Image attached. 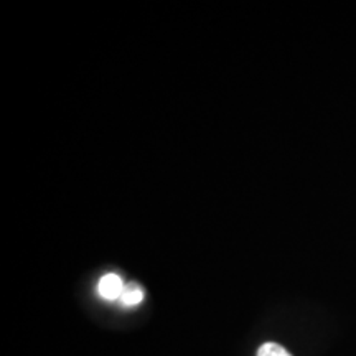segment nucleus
Instances as JSON below:
<instances>
[{"instance_id":"1","label":"nucleus","mask_w":356,"mask_h":356,"mask_svg":"<svg viewBox=\"0 0 356 356\" xmlns=\"http://www.w3.org/2000/svg\"><path fill=\"white\" fill-rule=\"evenodd\" d=\"M124 287H126V284L122 282V279L118 274H106L102 275L99 284H97V293L104 300H119L124 292Z\"/></svg>"},{"instance_id":"2","label":"nucleus","mask_w":356,"mask_h":356,"mask_svg":"<svg viewBox=\"0 0 356 356\" xmlns=\"http://www.w3.org/2000/svg\"><path fill=\"white\" fill-rule=\"evenodd\" d=\"M121 304L122 305H127V307H134V305H139L142 300H144V291H142L140 286H137V284H126V287H124V292L121 296Z\"/></svg>"},{"instance_id":"3","label":"nucleus","mask_w":356,"mask_h":356,"mask_svg":"<svg viewBox=\"0 0 356 356\" xmlns=\"http://www.w3.org/2000/svg\"><path fill=\"white\" fill-rule=\"evenodd\" d=\"M257 356H292L289 351L277 343H264L257 350Z\"/></svg>"}]
</instances>
